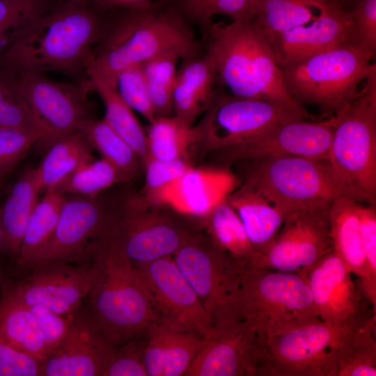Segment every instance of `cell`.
I'll list each match as a JSON object with an SVG mask.
<instances>
[{"label": "cell", "instance_id": "1", "mask_svg": "<svg viewBox=\"0 0 376 376\" xmlns=\"http://www.w3.org/2000/svg\"><path fill=\"white\" fill-rule=\"evenodd\" d=\"M104 24L103 13L90 0L57 3L0 57V63L17 72L61 73L91 86L87 65Z\"/></svg>", "mask_w": 376, "mask_h": 376}, {"label": "cell", "instance_id": "2", "mask_svg": "<svg viewBox=\"0 0 376 376\" xmlns=\"http://www.w3.org/2000/svg\"><path fill=\"white\" fill-rule=\"evenodd\" d=\"M118 11L112 18L104 17L87 71L116 85L122 70L159 55L175 54L181 59L200 56V45L187 20L166 0L154 1L145 9Z\"/></svg>", "mask_w": 376, "mask_h": 376}, {"label": "cell", "instance_id": "3", "mask_svg": "<svg viewBox=\"0 0 376 376\" xmlns=\"http://www.w3.org/2000/svg\"><path fill=\"white\" fill-rule=\"evenodd\" d=\"M111 227L91 246L96 274L87 305L107 338L118 346L143 333L157 320L139 271Z\"/></svg>", "mask_w": 376, "mask_h": 376}, {"label": "cell", "instance_id": "4", "mask_svg": "<svg viewBox=\"0 0 376 376\" xmlns=\"http://www.w3.org/2000/svg\"><path fill=\"white\" fill-rule=\"evenodd\" d=\"M204 32L217 81L233 95L303 106L287 93L274 52L253 22L212 23Z\"/></svg>", "mask_w": 376, "mask_h": 376}, {"label": "cell", "instance_id": "5", "mask_svg": "<svg viewBox=\"0 0 376 376\" xmlns=\"http://www.w3.org/2000/svg\"><path fill=\"white\" fill-rule=\"evenodd\" d=\"M246 162L242 184L260 193L286 216L329 207L342 196L360 202L329 159L288 156Z\"/></svg>", "mask_w": 376, "mask_h": 376}, {"label": "cell", "instance_id": "6", "mask_svg": "<svg viewBox=\"0 0 376 376\" xmlns=\"http://www.w3.org/2000/svg\"><path fill=\"white\" fill-rule=\"evenodd\" d=\"M375 54L353 42L280 68L287 93L299 104L336 113L351 102L359 86L376 69ZM334 114V115H335Z\"/></svg>", "mask_w": 376, "mask_h": 376}, {"label": "cell", "instance_id": "7", "mask_svg": "<svg viewBox=\"0 0 376 376\" xmlns=\"http://www.w3.org/2000/svg\"><path fill=\"white\" fill-rule=\"evenodd\" d=\"M242 320L264 340L266 335L320 318L306 276L245 267L240 276Z\"/></svg>", "mask_w": 376, "mask_h": 376}, {"label": "cell", "instance_id": "8", "mask_svg": "<svg viewBox=\"0 0 376 376\" xmlns=\"http://www.w3.org/2000/svg\"><path fill=\"white\" fill-rule=\"evenodd\" d=\"M334 116L329 160L360 202L375 205L376 69L355 99Z\"/></svg>", "mask_w": 376, "mask_h": 376}, {"label": "cell", "instance_id": "9", "mask_svg": "<svg viewBox=\"0 0 376 376\" xmlns=\"http://www.w3.org/2000/svg\"><path fill=\"white\" fill-rule=\"evenodd\" d=\"M172 257L194 290L213 327L242 320L240 276L244 267L242 263L210 237L195 233Z\"/></svg>", "mask_w": 376, "mask_h": 376}, {"label": "cell", "instance_id": "10", "mask_svg": "<svg viewBox=\"0 0 376 376\" xmlns=\"http://www.w3.org/2000/svg\"><path fill=\"white\" fill-rule=\"evenodd\" d=\"M350 328L317 318L266 335L262 376H335L337 351Z\"/></svg>", "mask_w": 376, "mask_h": 376}, {"label": "cell", "instance_id": "11", "mask_svg": "<svg viewBox=\"0 0 376 376\" xmlns=\"http://www.w3.org/2000/svg\"><path fill=\"white\" fill-rule=\"evenodd\" d=\"M142 194L117 202L111 233L135 267L172 257L194 233Z\"/></svg>", "mask_w": 376, "mask_h": 376}, {"label": "cell", "instance_id": "12", "mask_svg": "<svg viewBox=\"0 0 376 376\" xmlns=\"http://www.w3.org/2000/svg\"><path fill=\"white\" fill-rule=\"evenodd\" d=\"M303 106L242 98L215 91L198 127L201 149L212 152L241 142L283 121L313 118Z\"/></svg>", "mask_w": 376, "mask_h": 376}, {"label": "cell", "instance_id": "13", "mask_svg": "<svg viewBox=\"0 0 376 376\" xmlns=\"http://www.w3.org/2000/svg\"><path fill=\"white\" fill-rule=\"evenodd\" d=\"M307 120L283 121L246 140L211 152L224 163L288 156L329 159L336 123L335 116L323 120Z\"/></svg>", "mask_w": 376, "mask_h": 376}, {"label": "cell", "instance_id": "14", "mask_svg": "<svg viewBox=\"0 0 376 376\" xmlns=\"http://www.w3.org/2000/svg\"><path fill=\"white\" fill-rule=\"evenodd\" d=\"M157 322L174 330L204 337L212 322L173 257L136 267Z\"/></svg>", "mask_w": 376, "mask_h": 376}, {"label": "cell", "instance_id": "15", "mask_svg": "<svg viewBox=\"0 0 376 376\" xmlns=\"http://www.w3.org/2000/svg\"><path fill=\"white\" fill-rule=\"evenodd\" d=\"M329 206L288 214L270 246L256 255L251 267L304 273L315 265L333 250Z\"/></svg>", "mask_w": 376, "mask_h": 376}, {"label": "cell", "instance_id": "16", "mask_svg": "<svg viewBox=\"0 0 376 376\" xmlns=\"http://www.w3.org/2000/svg\"><path fill=\"white\" fill-rule=\"evenodd\" d=\"M99 196H66L54 232L30 270L45 263L88 261L91 245L109 229L116 214V203Z\"/></svg>", "mask_w": 376, "mask_h": 376}, {"label": "cell", "instance_id": "17", "mask_svg": "<svg viewBox=\"0 0 376 376\" xmlns=\"http://www.w3.org/2000/svg\"><path fill=\"white\" fill-rule=\"evenodd\" d=\"M95 274L91 258L84 263H45L34 267L16 282L8 280V284L26 305H40L71 316L88 297Z\"/></svg>", "mask_w": 376, "mask_h": 376}, {"label": "cell", "instance_id": "18", "mask_svg": "<svg viewBox=\"0 0 376 376\" xmlns=\"http://www.w3.org/2000/svg\"><path fill=\"white\" fill-rule=\"evenodd\" d=\"M15 72L18 91L54 139L95 118L88 97L91 86L73 80L57 81L43 73Z\"/></svg>", "mask_w": 376, "mask_h": 376}, {"label": "cell", "instance_id": "19", "mask_svg": "<svg viewBox=\"0 0 376 376\" xmlns=\"http://www.w3.org/2000/svg\"><path fill=\"white\" fill-rule=\"evenodd\" d=\"M264 343L243 321L214 326L184 375L262 376Z\"/></svg>", "mask_w": 376, "mask_h": 376}, {"label": "cell", "instance_id": "20", "mask_svg": "<svg viewBox=\"0 0 376 376\" xmlns=\"http://www.w3.org/2000/svg\"><path fill=\"white\" fill-rule=\"evenodd\" d=\"M301 274L308 280L318 316L324 322L350 328L376 314L334 249Z\"/></svg>", "mask_w": 376, "mask_h": 376}, {"label": "cell", "instance_id": "21", "mask_svg": "<svg viewBox=\"0 0 376 376\" xmlns=\"http://www.w3.org/2000/svg\"><path fill=\"white\" fill-rule=\"evenodd\" d=\"M118 346L105 336L88 305L73 315L61 345L45 360L42 376H102Z\"/></svg>", "mask_w": 376, "mask_h": 376}, {"label": "cell", "instance_id": "22", "mask_svg": "<svg viewBox=\"0 0 376 376\" xmlns=\"http://www.w3.org/2000/svg\"><path fill=\"white\" fill-rule=\"evenodd\" d=\"M315 7V19L268 40L280 68L354 42L350 13L338 0H316Z\"/></svg>", "mask_w": 376, "mask_h": 376}, {"label": "cell", "instance_id": "23", "mask_svg": "<svg viewBox=\"0 0 376 376\" xmlns=\"http://www.w3.org/2000/svg\"><path fill=\"white\" fill-rule=\"evenodd\" d=\"M238 184L237 176L227 169L194 166L180 177L143 196L152 204L176 214L207 219Z\"/></svg>", "mask_w": 376, "mask_h": 376}, {"label": "cell", "instance_id": "24", "mask_svg": "<svg viewBox=\"0 0 376 376\" xmlns=\"http://www.w3.org/2000/svg\"><path fill=\"white\" fill-rule=\"evenodd\" d=\"M143 363L148 376L184 375L203 340L200 335L170 329L158 322L145 331Z\"/></svg>", "mask_w": 376, "mask_h": 376}, {"label": "cell", "instance_id": "25", "mask_svg": "<svg viewBox=\"0 0 376 376\" xmlns=\"http://www.w3.org/2000/svg\"><path fill=\"white\" fill-rule=\"evenodd\" d=\"M217 81L214 64L206 54L182 59L178 69L173 91V115L194 125L199 116L210 107Z\"/></svg>", "mask_w": 376, "mask_h": 376}, {"label": "cell", "instance_id": "26", "mask_svg": "<svg viewBox=\"0 0 376 376\" xmlns=\"http://www.w3.org/2000/svg\"><path fill=\"white\" fill-rule=\"evenodd\" d=\"M226 201L239 216L256 255L265 251L279 233L286 214L244 184L237 187Z\"/></svg>", "mask_w": 376, "mask_h": 376}, {"label": "cell", "instance_id": "27", "mask_svg": "<svg viewBox=\"0 0 376 376\" xmlns=\"http://www.w3.org/2000/svg\"><path fill=\"white\" fill-rule=\"evenodd\" d=\"M359 202L342 196L335 199L329 208L330 235L333 249L349 271L358 276L361 285L367 278V266L359 217Z\"/></svg>", "mask_w": 376, "mask_h": 376}, {"label": "cell", "instance_id": "28", "mask_svg": "<svg viewBox=\"0 0 376 376\" xmlns=\"http://www.w3.org/2000/svg\"><path fill=\"white\" fill-rule=\"evenodd\" d=\"M66 195L53 189L45 191L35 205L24 234L18 256L11 273L21 277L29 272L33 263L52 237Z\"/></svg>", "mask_w": 376, "mask_h": 376}, {"label": "cell", "instance_id": "29", "mask_svg": "<svg viewBox=\"0 0 376 376\" xmlns=\"http://www.w3.org/2000/svg\"><path fill=\"white\" fill-rule=\"evenodd\" d=\"M0 338L43 362L47 357L43 338L33 315L13 295L8 279L0 293Z\"/></svg>", "mask_w": 376, "mask_h": 376}, {"label": "cell", "instance_id": "30", "mask_svg": "<svg viewBox=\"0 0 376 376\" xmlns=\"http://www.w3.org/2000/svg\"><path fill=\"white\" fill-rule=\"evenodd\" d=\"M47 148L36 169L45 191L56 189L77 168L95 159L93 148L77 130L55 139Z\"/></svg>", "mask_w": 376, "mask_h": 376}, {"label": "cell", "instance_id": "31", "mask_svg": "<svg viewBox=\"0 0 376 376\" xmlns=\"http://www.w3.org/2000/svg\"><path fill=\"white\" fill-rule=\"evenodd\" d=\"M41 191L36 169H29L17 180L1 207L8 254L12 265L18 256L28 221Z\"/></svg>", "mask_w": 376, "mask_h": 376}, {"label": "cell", "instance_id": "32", "mask_svg": "<svg viewBox=\"0 0 376 376\" xmlns=\"http://www.w3.org/2000/svg\"><path fill=\"white\" fill-rule=\"evenodd\" d=\"M146 132L148 156L157 159L191 162L193 152L201 150L198 125H188L174 115L157 117Z\"/></svg>", "mask_w": 376, "mask_h": 376}, {"label": "cell", "instance_id": "33", "mask_svg": "<svg viewBox=\"0 0 376 376\" xmlns=\"http://www.w3.org/2000/svg\"><path fill=\"white\" fill-rule=\"evenodd\" d=\"M87 75L93 91L100 96L104 107L102 118L137 154L142 165L148 156L146 132L133 110L122 99L116 85L92 70Z\"/></svg>", "mask_w": 376, "mask_h": 376}, {"label": "cell", "instance_id": "34", "mask_svg": "<svg viewBox=\"0 0 376 376\" xmlns=\"http://www.w3.org/2000/svg\"><path fill=\"white\" fill-rule=\"evenodd\" d=\"M376 314L343 336L336 359L335 376L376 375Z\"/></svg>", "mask_w": 376, "mask_h": 376}, {"label": "cell", "instance_id": "35", "mask_svg": "<svg viewBox=\"0 0 376 376\" xmlns=\"http://www.w3.org/2000/svg\"><path fill=\"white\" fill-rule=\"evenodd\" d=\"M102 158L114 166L124 182L136 178L143 169L137 154L103 119L86 120L77 128Z\"/></svg>", "mask_w": 376, "mask_h": 376}, {"label": "cell", "instance_id": "36", "mask_svg": "<svg viewBox=\"0 0 376 376\" xmlns=\"http://www.w3.org/2000/svg\"><path fill=\"white\" fill-rule=\"evenodd\" d=\"M34 132L48 146L55 139L22 96L16 84L14 70L0 63V128Z\"/></svg>", "mask_w": 376, "mask_h": 376}, {"label": "cell", "instance_id": "37", "mask_svg": "<svg viewBox=\"0 0 376 376\" xmlns=\"http://www.w3.org/2000/svg\"><path fill=\"white\" fill-rule=\"evenodd\" d=\"M315 2L316 0H258L251 22L268 41L315 19L318 15Z\"/></svg>", "mask_w": 376, "mask_h": 376}, {"label": "cell", "instance_id": "38", "mask_svg": "<svg viewBox=\"0 0 376 376\" xmlns=\"http://www.w3.org/2000/svg\"><path fill=\"white\" fill-rule=\"evenodd\" d=\"M206 221L212 242L242 265L250 267L256 252L239 216L226 200L214 209Z\"/></svg>", "mask_w": 376, "mask_h": 376}, {"label": "cell", "instance_id": "39", "mask_svg": "<svg viewBox=\"0 0 376 376\" xmlns=\"http://www.w3.org/2000/svg\"><path fill=\"white\" fill-rule=\"evenodd\" d=\"M56 4L54 0H0V57Z\"/></svg>", "mask_w": 376, "mask_h": 376}, {"label": "cell", "instance_id": "40", "mask_svg": "<svg viewBox=\"0 0 376 376\" xmlns=\"http://www.w3.org/2000/svg\"><path fill=\"white\" fill-rule=\"evenodd\" d=\"M180 57L164 54L143 63L149 97L157 117L173 115V96Z\"/></svg>", "mask_w": 376, "mask_h": 376}, {"label": "cell", "instance_id": "41", "mask_svg": "<svg viewBox=\"0 0 376 376\" xmlns=\"http://www.w3.org/2000/svg\"><path fill=\"white\" fill-rule=\"evenodd\" d=\"M120 182L123 179L114 166L103 158L94 159L77 168L56 189L65 195L95 197Z\"/></svg>", "mask_w": 376, "mask_h": 376}, {"label": "cell", "instance_id": "42", "mask_svg": "<svg viewBox=\"0 0 376 376\" xmlns=\"http://www.w3.org/2000/svg\"><path fill=\"white\" fill-rule=\"evenodd\" d=\"M116 87L122 99L149 123L157 116L151 104L143 70V64L128 66L116 77Z\"/></svg>", "mask_w": 376, "mask_h": 376}, {"label": "cell", "instance_id": "43", "mask_svg": "<svg viewBox=\"0 0 376 376\" xmlns=\"http://www.w3.org/2000/svg\"><path fill=\"white\" fill-rule=\"evenodd\" d=\"M359 217L367 266L366 281L357 287L367 301L376 307V209L359 205Z\"/></svg>", "mask_w": 376, "mask_h": 376}, {"label": "cell", "instance_id": "44", "mask_svg": "<svg viewBox=\"0 0 376 376\" xmlns=\"http://www.w3.org/2000/svg\"><path fill=\"white\" fill-rule=\"evenodd\" d=\"M36 133L12 128H0V184L35 143H42Z\"/></svg>", "mask_w": 376, "mask_h": 376}, {"label": "cell", "instance_id": "45", "mask_svg": "<svg viewBox=\"0 0 376 376\" xmlns=\"http://www.w3.org/2000/svg\"><path fill=\"white\" fill-rule=\"evenodd\" d=\"M145 331L118 346L102 376H148L143 358Z\"/></svg>", "mask_w": 376, "mask_h": 376}, {"label": "cell", "instance_id": "46", "mask_svg": "<svg viewBox=\"0 0 376 376\" xmlns=\"http://www.w3.org/2000/svg\"><path fill=\"white\" fill-rule=\"evenodd\" d=\"M27 306L33 315L41 332L48 357L61 345L66 337L73 315H61L40 305Z\"/></svg>", "mask_w": 376, "mask_h": 376}, {"label": "cell", "instance_id": "47", "mask_svg": "<svg viewBox=\"0 0 376 376\" xmlns=\"http://www.w3.org/2000/svg\"><path fill=\"white\" fill-rule=\"evenodd\" d=\"M194 165L183 159L161 160L148 156L143 169L145 184L142 194L147 196L180 177Z\"/></svg>", "mask_w": 376, "mask_h": 376}, {"label": "cell", "instance_id": "48", "mask_svg": "<svg viewBox=\"0 0 376 376\" xmlns=\"http://www.w3.org/2000/svg\"><path fill=\"white\" fill-rule=\"evenodd\" d=\"M43 363L0 338V376H42Z\"/></svg>", "mask_w": 376, "mask_h": 376}, {"label": "cell", "instance_id": "49", "mask_svg": "<svg viewBox=\"0 0 376 376\" xmlns=\"http://www.w3.org/2000/svg\"><path fill=\"white\" fill-rule=\"evenodd\" d=\"M350 13L354 42L375 54L376 0H359Z\"/></svg>", "mask_w": 376, "mask_h": 376}, {"label": "cell", "instance_id": "50", "mask_svg": "<svg viewBox=\"0 0 376 376\" xmlns=\"http://www.w3.org/2000/svg\"><path fill=\"white\" fill-rule=\"evenodd\" d=\"M258 0H213L207 11V19L212 25V18L216 15L229 17L234 22L253 21Z\"/></svg>", "mask_w": 376, "mask_h": 376}, {"label": "cell", "instance_id": "51", "mask_svg": "<svg viewBox=\"0 0 376 376\" xmlns=\"http://www.w3.org/2000/svg\"><path fill=\"white\" fill-rule=\"evenodd\" d=\"M213 0H177L175 8L187 19L199 24L203 30L211 25L207 19V11Z\"/></svg>", "mask_w": 376, "mask_h": 376}, {"label": "cell", "instance_id": "52", "mask_svg": "<svg viewBox=\"0 0 376 376\" xmlns=\"http://www.w3.org/2000/svg\"><path fill=\"white\" fill-rule=\"evenodd\" d=\"M92 5L100 13L116 10H135L150 7L152 0H90Z\"/></svg>", "mask_w": 376, "mask_h": 376}, {"label": "cell", "instance_id": "53", "mask_svg": "<svg viewBox=\"0 0 376 376\" xmlns=\"http://www.w3.org/2000/svg\"><path fill=\"white\" fill-rule=\"evenodd\" d=\"M5 253H8V245L4 228L1 221L0 207V257Z\"/></svg>", "mask_w": 376, "mask_h": 376}, {"label": "cell", "instance_id": "54", "mask_svg": "<svg viewBox=\"0 0 376 376\" xmlns=\"http://www.w3.org/2000/svg\"><path fill=\"white\" fill-rule=\"evenodd\" d=\"M6 279V274L3 269V268L0 267V293Z\"/></svg>", "mask_w": 376, "mask_h": 376}, {"label": "cell", "instance_id": "55", "mask_svg": "<svg viewBox=\"0 0 376 376\" xmlns=\"http://www.w3.org/2000/svg\"><path fill=\"white\" fill-rule=\"evenodd\" d=\"M73 1H86V0H73Z\"/></svg>", "mask_w": 376, "mask_h": 376}, {"label": "cell", "instance_id": "56", "mask_svg": "<svg viewBox=\"0 0 376 376\" xmlns=\"http://www.w3.org/2000/svg\"><path fill=\"white\" fill-rule=\"evenodd\" d=\"M340 2V0H338Z\"/></svg>", "mask_w": 376, "mask_h": 376}]
</instances>
